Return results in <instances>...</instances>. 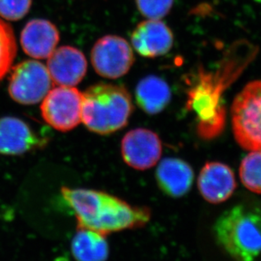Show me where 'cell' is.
Segmentation results:
<instances>
[{
	"label": "cell",
	"mask_w": 261,
	"mask_h": 261,
	"mask_svg": "<svg viewBox=\"0 0 261 261\" xmlns=\"http://www.w3.org/2000/svg\"><path fill=\"white\" fill-rule=\"evenodd\" d=\"M61 194L77 221V227L107 234L143 227L151 218L147 207L133 206L105 192L63 187Z\"/></svg>",
	"instance_id": "6da1fadb"
},
{
	"label": "cell",
	"mask_w": 261,
	"mask_h": 261,
	"mask_svg": "<svg viewBox=\"0 0 261 261\" xmlns=\"http://www.w3.org/2000/svg\"><path fill=\"white\" fill-rule=\"evenodd\" d=\"M219 246L236 261L261 256V211L238 204L224 211L214 224Z\"/></svg>",
	"instance_id": "7a4b0ae2"
},
{
	"label": "cell",
	"mask_w": 261,
	"mask_h": 261,
	"mask_svg": "<svg viewBox=\"0 0 261 261\" xmlns=\"http://www.w3.org/2000/svg\"><path fill=\"white\" fill-rule=\"evenodd\" d=\"M83 96L82 121L88 130L108 135L128 123L133 106L124 87L98 83L88 88Z\"/></svg>",
	"instance_id": "3957f363"
},
{
	"label": "cell",
	"mask_w": 261,
	"mask_h": 261,
	"mask_svg": "<svg viewBox=\"0 0 261 261\" xmlns=\"http://www.w3.org/2000/svg\"><path fill=\"white\" fill-rule=\"evenodd\" d=\"M234 136L242 148L261 150V80L251 82L231 106Z\"/></svg>",
	"instance_id": "277c9868"
},
{
	"label": "cell",
	"mask_w": 261,
	"mask_h": 261,
	"mask_svg": "<svg viewBox=\"0 0 261 261\" xmlns=\"http://www.w3.org/2000/svg\"><path fill=\"white\" fill-rule=\"evenodd\" d=\"M221 83L212 75H201L199 83L189 91L188 107L197 114L198 133L203 138L216 137L223 129L225 112L221 105Z\"/></svg>",
	"instance_id": "5b68a950"
},
{
	"label": "cell",
	"mask_w": 261,
	"mask_h": 261,
	"mask_svg": "<svg viewBox=\"0 0 261 261\" xmlns=\"http://www.w3.org/2000/svg\"><path fill=\"white\" fill-rule=\"evenodd\" d=\"M53 81L45 65L37 61H25L13 67L9 94L13 100L32 106L43 100L51 90Z\"/></svg>",
	"instance_id": "8992f818"
},
{
	"label": "cell",
	"mask_w": 261,
	"mask_h": 261,
	"mask_svg": "<svg viewBox=\"0 0 261 261\" xmlns=\"http://www.w3.org/2000/svg\"><path fill=\"white\" fill-rule=\"evenodd\" d=\"M83 93L74 87L59 86L48 92L41 105L44 121L56 130L69 132L82 121Z\"/></svg>",
	"instance_id": "52a82bcc"
},
{
	"label": "cell",
	"mask_w": 261,
	"mask_h": 261,
	"mask_svg": "<svg viewBox=\"0 0 261 261\" xmlns=\"http://www.w3.org/2000/svg\"><path fill=\"white\" fill-rule=\"evenodd\" d=\"M96 72L103 77L116 79L126 75L134 62L127 41L115 35L105 36L96 42L91 53Z\"/></svg>",
	"instance_id": "ba28073f"
},
{
	"label": "cell",
	"mask_w": 261,
	"mask_h": 261,
	"mask_svg": "<svg viewBox=\"0 0 261 261\" xmlns=\"http://www.w3.org/2000/svg\"><path fill=\"white\" fill-rule=\"evenodd\" d=\"M162 153L159 136L145 128L133 129L121 141V154L132 168L144 171L158 163Z\"/></svg>",
	"instance_id": "9c48e42d"
},
{
	"label": "cell",
	"mask_w": 261,
	"mask_h": 261,
	"mask_svg": "<svg viewBox=\"0 0 261 261\" xmlns=\"http://www.w3.org/2000/svg\"><path fill=\"white\" fill-rule=\"evenodd\" d=\"M236 187L233 171L221 162H207L198 176V191L204 200L213 204L226 202L233 194Z\"/></svg>",
	"instance_id": "30bf717a"
},
{
	"label": "cell",
	"mask_w": 261,
	"mask_h": 261,
	"mask_svg": "<svg viewBox=\"0 0 261 261\" xmlns=\"http://www.w3.org/2000/svg\"><path fill=\"white\" fill-rule=\"evenodd\" d=\"M132 44L140 56L156 58L171 50L173 33L161 20H148L139 23L132 34Z\"/></svg>",
	"instance_id": "8fae6325"
},
{
	"label": "cell",
	"mask_w": 261,
	"mask_h": 261,
	"mask_svg": "<svg viewBox=\"0 0 261 261\" xmlns=\"http://www.w3.org/2000/svg\"><path fill=\"white\" fill-rule=\"evenodd\" d=\"M48 70L58 86L75 87L85 76L88 62L82 51L70 46L57 48L48 57Z\"/></svg>",
	"instance_id": "7c38bea8"
},
{
	"label": "cell",
	"mask_w": 261,
	"mask_h": 261,
	"mask_svg": "<svg viewBox=\"0 0 261 261\" xmlns=\"http://www.w3.org/2000/svg\"><path fill=\"white\" fill-rule=\"evenodd\" d=\"M59 41L60 33L56 25L44 19L31 20L20 33V45L32 58H48L56 50Z\"/></svg>",
	"instance_id": "4fadbf2b"
},
{
	"label": "cell",
	"mask_w": 261,
	"mask_h": 261,
	"mask_svg": "<svg viewBox=\"0 0 261 261\" xmlns=\"http://www.w3.org/2000/svg\"><path fill=\"white\" fill-rule=\"evenodd\" d=\"M25 121L11 116L0 118V153L5 155H20L43 145Z\"/></svg>",
	"instance_id": "5bb4252c"
},
{
	"label": "cell",
	"mask_w": 261,
	"mask_h": 261,
	"mask_svg": "<svg viewBox=\"0 0 261 261\" xmlns=\"http://www.w3.org/2000/svg\"><path fill=\"white\" fill-rule=\"evenodd\" d=\"M156 181L164 194L171 198L186 195L194 182V170L181 159L166 158L159 164Z\"/></svg>",
	"instance_id": "9a60e30c"
},
{
	"label": "cell",
	"mask_w": 261,
	"mask_h": 261,
	"mask_svg": "<svg viewBox=\"0 0 261 261\" xmlns=\"http://www.w3.org/2000/svg\"><path fill=\"white\" fill-rule=\"evenodd\" d=\"M135 93L138 106L148 115L160 113L171 101V88L163 79L155 75L142 79Z\"/></svg>",
	"instance_id": "2e32d148"
},
{
	"label": "cell",
	"mask_w": 261,
	"mask_h": 261,
	"mask_svg": "<svg viewBox=\"0 0 261 261\" xmlns=\"http://www.w3.org/2000/svg\"><path fill=\"white\" fill-rule=\"evenodd\" d=\"M70 249L76 261H106L110 254L106 235L83 227H77Z\"/></svg>",
	"instance_id": "e0dca14e"
},
{
	"label": "cell",
	"mask_w": 261,
	"mask_h": 261,
	"mask_svg": "<svg viewBox=\"0 0 261 261\" xmlns=\"http://www.w3.org/2000/svg\"><path fill=\"white\" fill-rule=\"evenodd\" d=\"M16 54L17 44L12 28L0 18V82L12 67Z\"/></svg>",
	"instance_id": "ac0fdd59"
},
{
	"label": "cell",
	"mask_w": 261,
	"mask_h": 261,
	"mask_svg": "<svg viewBox=\"0 0 261 261\" xmlns=\"http://www.w3.org/2000/svg\"><path fill=\"white\" fill-rule=\"evenodd\" d=\"M239 175L249 191L261 194V150H253L242 161Z\"/></svg>",
	"instance_id": "d6986e66"
},
{
	"label": "cell",
	"mask_w": 261,
	"mask_h": 261,
	"mask_svg": "<svg viewBox=\"0 0 261 261\" xmlns=\"http://www.w3.org/2000/svg\"><path fill=\"white\" fill-rule=\"evenodd\" d=\"M139 12L149 20H161L168 15L174 0H136Z\"/></svg>",
	"instance_id": "ffe728a7"
},
{
	"label": "cell",
	"mask_w": 261,
	"mask_h": 261,
	"mask_svg": "<svg viewBox=\"0 0 261 261\" xmlns=\"http://www.w3.org/2000/svg\"><path fill=\"white\" fill-rule=\"evenodd\" d=\"M33 0H0V17L10 21H17L28 15Z\"/></svg>",
	"instance_id": "44dd1931"
}]
</instances>
